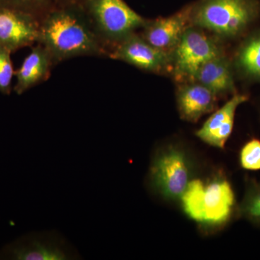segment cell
Listing matches in <instances>:
<instances>
[{"label":"cell","mask_w":260,"mask_h":260,"mask_svg":"<svg viewBox=\"0 0 260 260\" xmlns=\"http://www.w3.org/2000/svg\"><path fill=\"white\" fill-rule=\"evenodd\" d=\"M11 54L6 48L0 46V93L10 95L12 82L15 75Z\"/></svg>","instance_id":"obj_18"},{"label":"cell","mask_w":260,"mask_h":260,"mask_svg":"<svg viewBox=\"0 0 260 260\" xmlns=\"http://www.w3.org/2000/svg\"><path fill=\"white\" fill-rule=\"evenodd\" d=\"M235 75L232 61L223 53L203 64L194 81L204 85L218 97L226 96L237 93Z\"/></svg>","instance_id":"obj_13"},{"label":"cell","mask_w":260,"mask_h":260,"mask_svg":"<svg viewBox=\"0 0 260 260\" xmlns=\"http://www.w3.org/2000/svg\"><path fill=\"white\" fill-rule=\"evenodd\" d=\"M109 56L150 73L172 72V53L157 49L136 32L114 46Z\"/></svg>","instance_id":"obj_8"},{"label":"cell","mask_w":260,"mask_h":260,"mask_svg":"<svg viewBox=\"0 0 260 260\" xmlns=\"http://www.w3.org/2000/svg\"><path fill=\"white\" fill-rule=\"evenodd\" d=\"M219 39L203 29L190 25L172 52V73L178 83L194 81L200 68L223 54Z\"/></svg>","instance_id":"obj_5"},{"label":"cell","mask_w":260,"mask_h":260,"mask_svg":"<svg viewBox=\"0 0 260 260\" xmlns=\"http://www.w3.org/2000/svg\"><path fill=\"white\" fill-rule=\"evenodd\" d=\"M40 23L35 15L16 8H0V46L10 52L38 42Z\"/></svg>","instance_id":"obj_9"},{"label":"cell","mask_w":260,"mask_h":260,"mask_svg":"<svg viewBox=\"0 0 260 260\" xmlns=\"http://www.w3.org/2000/svg\"><path fill=\"white\" fill-rule=\"evenodd\" d=\"M238 205L232 184L223 175L204 181L200 203L198 225L205 229H220L232 219Z\"/></svg>","instance_id":"obj_6"},{"label":"cell","mask_w":260,"mask_h":260,"mask_svg":"<svg viewBox=\"0 0 260 260\" xmlns=\"http://www.w3.org/2000/svg\"><path fill=\"white\" fill-rule=\"evenodd\" d=\"M235 74L249 83L260 84V28L248 34L232 61Z\"/></svg>","instance_id":"obj_15"},{"label":"cell","mask_w":260,"mask_h":260,"mask_svg":"<svg viewBox=\"0 0 260 260\" xmlns=\"http://www.w3.org/2000/svg\"><path fill=\"white\" fill-rule=\"evenodd\" d=\"M190 25L191 5L167 18L147 21L140 36L157 49L172 53Z\"/></svg>","instance_id":"obj_10"},{"label":"cell","mask_w":260,"mask_h":260,"mask_svg":"<svg viewBox=\"0 0 260 260\" xmlns=\"http://www.w3.org/2000/svg\"><path fill=\"white\" fill-rule=\"evenodd\" d=\"M245 94L236 93L225 104L215 110L196 132V136L203 143L219 149H223L234 129L238 107L247 102Z\"/></svg>","instance_id":"obj_11"},{"label":"cell","mask_w":260,"mask_h":260,"mask_svg":"<svg viewBox=\"0 0 260 260\" xmlns=\"http://www.w3.org/2000/svg\"><path fill=\"white\" fill-rule=\"evenodd\" d=\"M190 155L179 145L169 144L154 154L148 174L150 189L168 200L180 199L194 179Z\"/></svg>","instance_id":"obj_3"},{"label":"cell","mask_w":260,"mask_h":260,"mask_svg":"<svg viewBox=\"0 0 260 260\" xmlns=\"http://www.w3.org/2000/svg\"><path fill=\"white\" fill-rule=\"evenodd\" d=\"M239 164L243 169L251 172L260 170V140L252 138L243 145L239 152Z\"/></svg>","instance_id":"obj_17"},{"label":"cell","mask_w":260,"mask_h":260,"mask_svg":"<svg viewBox=\"0 0 260 260\" xmlns=\"http://www.w3.org/2000/svg\"><path fill=\"white\" fill-rule=\"evenodd\" d=\"M8 253L17 260L81 259L74 246L56 231L34 233L12 246Z\"/></svg>","instance_id":"obj_7"},{"label":"cell","mask_w":260,"mask_h":260,"mask_svg":"<svg viewBox=\"0 0 260 260\" xmlns=\"http://www.w3.org/2000/svg\"><path fill=\"white\" fill-rule=\"evenodd\" d=\"M85 13L103 44L114 46L143 28L148 21L124 0H85Z\"/></svg>","instance_id":"obj_4"},{"label":"cell","mask_w":260,"mask_h":260,"mask_svg":"<svg viewBox=\"0 0 260 260\" xmlns=\"http://www.w3.org/2000/svg\"><path fill=\"white\" fill-rule=\"evenodd\" d=\"M47 3L48 0H0V8H16L34 14L37 10L44 8Z\"/></svg>","instance_id":"obj_19"},{"label":"cell","mask_w":260,"mask_h":260,"mask_svg":"<svg viewBox=\"0 0 260 260\" xmlns=\"http://www.w3.org/2000/svg\"><path fill=\"white\" fill-rule=\"evenodd\" d=\"M38 43L49 51L54 64L77 56L106 54L86 13L75 7L47 15L40 23Z\"/></svg>","instance_id":"obj_1"},{"label":"cell","mask_w":260,"mask_h":260,"mask_svg":"<svg viewBox=\"0 0 260 260\" xmlns=\"http://www.w3.org/2000/svg\"><path fill=\"white\" fill-rule=\"evenodd\" d=\"M54 64L49 51L39 44L34 47L25 58L21 66L15 73L16 83L15 93L21 95L29 89L47 80Z\"/></svg>","instance_id":"obj_14"},{"label":"cell","mask_w":260,"mask_h":260,"mask_svg":"<svg viewBox=\"0 0 260 260\" xmlns=\"http://www.w3.org/2000/svg\"><path fill=\"white\" fill-rule=\"evenodd\" d=\"M260 17V0H198L191 5V25L217 39L242 37Z\"/></svg>","instance_id":"obj_2"},{"label":"cell","mask_w":260,"mask_h":260,"mask_svg":"<svg viewBox=\"0 0 260 260\" xmlns=\"http://www.w3.org/2000/svg\"><path fill=\"white\" fill-rule=\"evenodd\" d=\"M238 213L260 226V181L254 179L248 181L244 198L238 205Z\"/></svg>","instance_id":"obj_16"},{"label":"cell","mask_w":260,"mask_h":260,"mask_svg":"<svg viewBox=\"0 0 260 260\" xmlns=\"http://www.w3.org/2000/svg\"><path fill=\"white\" fill-rule=\"evenodd\" d=\"M217 96L198 82L180 83L177 91L178 111L181 119L196 122L217 107Z\"/></svg>","instance_id":"obj_12"}]
</instances>
